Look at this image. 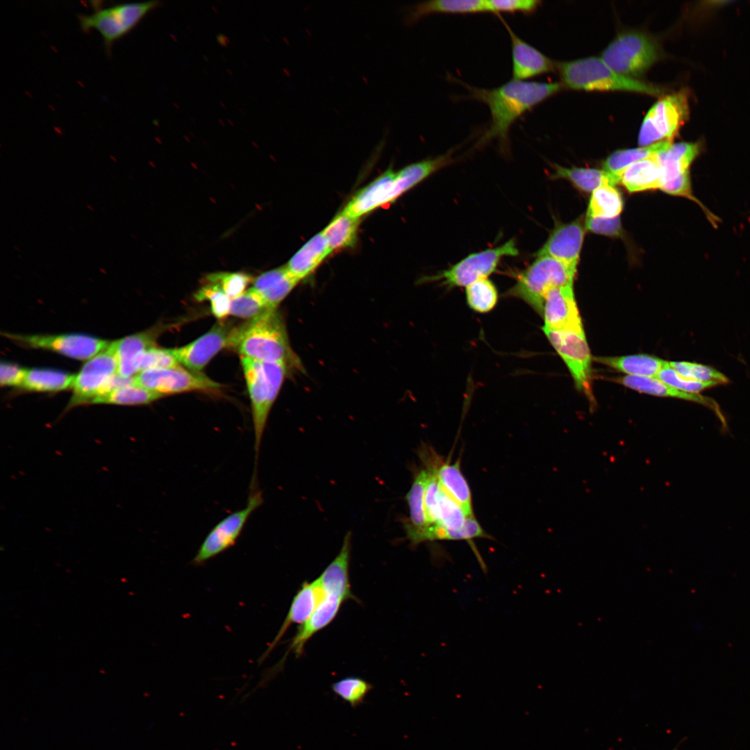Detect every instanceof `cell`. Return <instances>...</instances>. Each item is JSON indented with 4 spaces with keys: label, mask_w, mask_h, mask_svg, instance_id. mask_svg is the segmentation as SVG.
I'll return each instance as SVG.
<instances>
[{
    "label": "cell",
    "mask_w": 750,
    "mask_h": 750,
    "mask_svg": "<svg viewBox=\"0 0 750 750\" xmlns=\"http://www.w3.org/2000/svg\"><path fill=\"white\" fill-rule=\"evenodd\" d=\"M452 78L454 82L467 88L469 94L466 99L481 101L489 108L490 122L478 144H483L496 140L503 147L508 145L510 130L513 124L526 112L557 93L561 88L558 83L512 79L499 87L485 89L472 86Z\"/></svg>",
    "instance_id": "obj_1"
},
{
    "label": "cell",
    "mask_w": 750,
    "mask_h": 750,
    "mask_svg": "<svg viewBox=\"0 0 750 750\" xmlns=\"http://www.w3.org/2000/svg\"><path fill=\"white\" fill-rule=\"evenodd\" d=\"M227 348L238 351L240 356L261 362L282 364L289 371L303 369L291 347L283 317L277 310L234 326Z\"/></svg>",
    "instance_id": "obj_2"
},
{
    "label": "cell",
    "mask_w": 750,
    "mask_h": 750,
    "mask_svg": "<svg viewBox=\"0 0 750 750\" xmlns=\"http://www.w3.org/2000/svg\"><path fill=\"white\" fill-rule=\"evenodd\" d=\"M351 536V532L347 533L339 553L319 576L322 597L310 617L291 640L288 653L292 651L301 656L307 642L335 619L342 605L346 601L356 600L349 580Z\"/></svg>",
    "instance_id": "obj_3"
},
{
    "label": "cell",
    "mask_w": 750,
    "mask_h": 750,
    "mask_svg": "<svg viewBox=\"0 0 750 750\" xmlns=\"http://www.w3.org/2000/svg\"><path fill=\"white\" fill-rule=\"evenodd\" d=\"M452 151L434 158L412 163L398 171L388 169L360 190L342 210L360 219L390 203L432 174L452 161Z\"/></svg>",
    "instance_id": "obj_4"
},
{
    "label": "cell",
    "mask_w": 750,
    "mask_h": 750,
    "mask_svg": "<svg viewBox=\"0 0 750 750\" xmlns=\"http://www.w3.org/2000/svg\"><path fill=\"white\" fill-rule=\"evenodd\" d=\"M240 361L251 400L255 451L253 476L257 477V463L269 415L290 371L279 363L261 362L244 356H240Z\"/></svg>",
    "instance_id": "obj_5"
},
{
    "label": "cell",
    "mask_w": 750,
    "mask_h": 750,
    "mask_svg": "<svg viewBox=\"0 0 750 750\" xmlns=\"http://www.w3.org/2000/svg\"><path fill=\"white\" fill-rule=\"evenodd\" d=\"M557 68L563 83L573 89L620 90L650 95L663 92L660 87L617 73L597 57L558 62Z\"/></svg>",
    "instance_id": "obj_6"
},
{
    "label": "cell",
    "mask_w": 750,
    "mask_h": 750,
    "mask_svg": "<svg viewBox=\"0 0 750 750\" xmlns=\"http://www.w3.org/2000/svg\"><path fill=\"white\" fill-rule=\"evenodd\" d=\"M576 272L548 256L536 259L517 278L507 295L519 298L542 316L544 300L553 288L573 285Z\"/></svg>",
    "instance_id": "obj_7"
},
{
    "label": "cell",
    "mask_w": 750,
    "mask_h": 750,
    "mask_svg": "<svg viewBox=\"0 0 750 750\" xmlns=\"http://www.w3.org/2000/svg\"><path fill=\"white\" fill-rule=\"evenodd\" d=\"M703 145L701 141L672 143L658 153L664 172V181L660 190L673 196L686 198L697 204L711 225L716 228L721 222L720 219L694 196L692 188L691 166L701 153Z\"/></svg>",
    "instance_id": "obj_8"
},
{
    "label": "cell",
    "mask_w": 750,
    "mask_h": 750,
    "mask_svg": "<svg viewBox=\"0 0 750 750\" xmlns=\"http://www.w3.org/2000/svg\"><path fill=\"white\" fill-rule=\"evenodd\" d=\"M659 57L656 41L636 31L616 37L603 50L602 60L617 73L632 78L645 72Z\"/></svg>",
    "instance_id": "obj_9"
},
{
    "label": "cell",
    "mask_w": 750,
    "mask_h": 750,
    "mask_svg": "<svg viewBox=\"0 0 750 750\" xmlns=\"http://www.w3.org/2000/svg\"><path fill=\"white\" fill-rule=\"evenodd\" d=\"M158 1L117 4L99 9L90 15L77 17L81 30L85 33L98 31L109 55L112 44L131 31L138 22L158 4Z\"/></svg>",
    "instance_id": "obj_10"
},
{
    "label": "cell",
    "mask_w": 750,
    "mask_h": 750,
    "mask_svg": "<svg viewBox=\"0 0 750 750\" xmlns=\"http://www.w3.org/2000/svg\"><path fill=\"white\" fill-rule=\"evenodd\" d=\"M688 116L689 99L685 90L661 97L642 121L639 144L643 147L662 141L672 142Z\"/></svg>",
    "instance_id": "obj_11"
},
{
    "label": "cell",
    "mask_w": 750,
    "mask_h": 750,
    "mask_svg": "<svg viewBox=\"0 0 750 750\" xmlns=\"http://www.w3.org/2000/svg\"><path fill=\"white\" fill-rule=\"evenodd\" d=\"M263 503L258 482H251V490L244 508L226 516L208 532L192 562L200 565L233 547L249 517Z\"/></svg>",
    "instance_id": "obj_12"
},
{
    "label": "cell",
    "mask_w": 750,
    "mask_h": 750,
    "mask_svg": "<svg viewBox=\"0 0 750 750\" xmlns=\"http://www.w3.org/2000/svg\"><path fill=\"white\" fill-rule=\"evenodd\" d=\"M518 253L515 240L510 239L497 247L471 253L448 269L424 278L423 282L439 281L449 287H467L488 278L503 258L516 256Z\"/></svg>",
    "instance_id": "obj_13"
},
{
    "label": "cell",
    "mask_w": 750,
    "mask_h": 750,
    "mask_svg": "<svg viewBox=\"0 0 750 750\" xmlns=\"http://www.w3.org/2000/svg\"><path fill=\"white\" fill-rule=\"evenodd\" d=\"M542 330L567 365L577 390L584 393L590 402H594L592 355L585 332Z\"/></svg>",
    "instance_id": "obj_14"
},
{
    "label": "cell",
    "mask_w": 750,
    "mask_h": 750,
    "mask_svg": "<svg viewBox=\"0 0 750 750\" xmlns=\"http://www.w3.org/2000/svg\"><path fill=\"white\" fill-rule=\"evenodd\" d=\"M116 374H118V360L115 340L89 359L76 374L72 388L73 393L66 410L90 404L93 399L102 394L106 384Z\"/></svg>",
    "instance_id": "obj_15"
},
{
    "label": "cell",
    "mask_w": 750,
    "mask_h": 750,
    "mask_svg": "<svg viewBox=\"0 0 750 750\" xmlns=\"http://www.w3.org/2000/svg\"><path fill=\"white\" fill-rule=\"evenodd\" d=\"M2 335L23 347L48 350L80 360H88L106 349L111 342L90 335L74 333L21 335L3 333Z\"/></svg>",
    "instance_id": "obj_16"
},
{
    "label": "cell",
    "mask_w": 750,
    "mask_h": 750,
    "mask_svg": "<svg viewBox=\"0 0 750 750\" xmlns=\"http://www.w3.org/2000/svg\"><path fill=\"white\" fill-rule=\"evenodd\" d=\"M135 384L162 396L191 391H216L221 385L198 372L183 367L153 369L134 376Z\"/></svg>",
    "instance_id": "obj_17"
},
{
    "label": "cell",
    "mask_w": 750,
    "mask_h": 750,
    "mask_svg": "<svg viewBox=\"0 0 750 750\" xmlns=\"http://www.w3.org/2000/svg\"><path fill=\"white\" fill-rule=\"evenodd\" d=\"M233 327L221 321L190 344L169 351L181 365L199 372L221 349L228 347Z\"/></svg>",
    "instance_id": "obj_18"
},
{
    "label": "cell",
    "mask_w": 750,
    "mask_h": 750,
    "mask_svg": "<svg viewBox=\"0 0 750 750\" xmlns=\"http://www.w3.org/2000/svg\"><path fill=\"white\" fill-rule=\"evenodd\" d=\"M542 317V329L584 332L573 285L554 288L547 293Z\"/></svg>",
    "instance_id": "obj_19"
},
{
    "label": "cell",
    "mask_w": 750,
    "mask_h": 750,
    "mask_svg": "<svg viewBox=\"0 0 750 750\" xmlns=\"http://www.w3.org/2000/svg\"><path fill=\"white\" fill-rule=\"evenodd\" d=\"M585 232V226L581 218L560 224L551 231L536 256H551L577 272Z\"/></svg>",
    "instance_id": "obj_20"
},
{
    "label": "cell",
    "mask_w": 750,
    "mask_h": 750,
    "mask_svg": "<svg viewBox=\"0 0 750 750\" xmlns=\"http://www.w3.org/2000/svg\"><path fill=\"white\" fill-rule=\"evenodd\" d=\"M511 42L512 79L527 81L553 70V62L540 51L519 37L501 19Z\"/></svg>",
    "instance_id": "obj_21"
},
{
    "label": "cell",
    "mask_w": 750,
    "mask_h": 750,
    "mask_svg": "<svg viewBox=\"0 0 750 750\" xmlns=\"http://www.w3.org/2000/svg\"><path fill=\"white\" fill-rule=\"evenodd\" d=\"M166 326L158 324L149 329L116 340L118 360V374L125 378L133 377L139 372L142 355L156 345V341Z\"/></svg>",
    "instance_id": "obj_22"
},
{
    "label": "cell",
    "mask_w": 750,
    "mask_h": 750,
    "mask_svg": "<svg viewBox=\"0 0 750 750\" xmlns=\"http://www.w3.org/2000/svg\"><path fill=\"white\" fill-rule=\"evenodd\" d=\"M614 381L639 392L658 397L677 398L701 404L713 410L724 424L726 422L719 405L714 399L699 393L681 391L667 385L657 377L626 375L617 377Z\"/></svg>",
    "instance_id": "obj_23"
},
{
    "label": "cell",
    "mask_w": 750,
    "mask_h": 750,
    "mask_svg": "<svg viewBox=\"0 0 750 750\" xmlns=\"http://www.w3.org/2000/svg\"><path fill=\"white\" fill-rule=\"evenodd\" d=\"M322 594L323 590L319 577L311 582L306 581L303 583L292 601L288 612L280 630L269 648L262 656L261 660L267 658L285 634L288 627L293 624L302 625L308 620L317 608Z\"/></svg>",
    "instance_id": "obj_24"
},
{
    "label": "cell",
    "mask_w": 750,
    "mask_h": 750,
    "mask_svg": "<svg viewBox=\"0 0 750 750\" xmlns=\"http://www.w3.org/2000/svg\"><path fill=\"white\" fill-rule=\"evenodd\" d=\"M427 478L426 469L421 470L415 477L411 488L406 494L409 508V519L405 523L407 538L412 545H417L427 541L431 526L427 521L425 511V489Z\"/></svg>",
    "instance_id": "obj_25"
},
{
    "label": "cell",
    "mask_w": 750,
    "mask_h": 750,
    "mask_svg": "<svg viewBox=\"0 0 750 750\" xmlns=\"http://www.w3.org/2000/svg\"><path fill=\"white\" fill-rule=\"evenodd\" d=\"M664 172L658 154L638 160L621 174L619 183L630 192L661 189Z\"/></svg>",
    "instance_id": "obj_26"
},
{
    "label": "cell",
    "mask_w": 750,
    "mask_h": 750,
    "mask_svg": "<svg viewBox=\"0 0 750 750\" xmlns=\"http://www.w3.org/2000/svg\"><path fill=\"white\" fill-rule=\"evenodd\" d=\"M332 253L322 231L307 241L285 265L299 283L310 276Z\"/></svg>",
    "instance_id": "obj_27"
},
{
    "label": "cell",
    "mask_w": 750,
    "mask_h": 750,
    "mask_svg": "<svg viewBox=\"0 0 750 750\" xmlns=\"http://www.w3.org/2000/svg\"><path fill=\"white\" fill-rule=\"evenodd\" d=\"M298 283L283 266L260 274L254 281L253 288L262 297L270 310H276Z\"/></svg>",
    "instance_id": "obj_28"
},
{
    "label": "cell",
    "mask_w": 750,
    "mask_h": 750,
    "mask_svg": "<svg viewBox=\"0 0 750 750\" xmlns=\"http://www.w3.org/2000/svg\"><path fill=\"white\" fill-rule=\"evenodd\" d=\"M488 12L485 0H431L412 6L405 22L412 24L432 14H472Z\"/></svg>",
    "instance_id": "obj_29"
},
{
    "label": "cell",
    "mask_w": 750,
    "mask_h": 750,
    "mask_svg": "<svg viewBox=\"0 0 750 750\" xmlns=\"http://www.w3.org/2000/svg\"><path fill=\"white\" fill-rule=\"evenodd\" d=\"M460 462L459 460L454 463L441 461L437 468V477L442 489L462 507L467 517L472 516V494Z\"/></svg>",
    "instance_id": "obj_30"
},
{
    "label": "cell",
    "mask_w": 750,
    "mask_h": 750,
    "mask_svg": "<svg viewBox=\"0 0 750 750\" xmlns=\"http://www.w3.org/2000/svg\"><path fill=\"white\" fill-rule=\"evenodd\" d=\"M593 360L628 376L657 377L667 361L648 354L594 357Z\"/></svg>",
    "instance_id": "obj_31"
},
{
    "label": "cell",
    "mask_w": 750,
    "mask_h": 750,
    "mask_svg": "<svg viewBox=\"0 0 750 750\" xmlns=\"http://www.w3.org/2000/svg\"><path fill=\"white\" fill-rule=\"evenodd\" d=\"M672 142L662 141L634 149L618 150L611 153L603 163V170L618 183L622 172L631 164L656 155L667 149Z\"/></svg>",
    "instance_id": "obj_32"
},
{
    "label": "cell",
    "mask_w": 750,
    "mask_h": 750,
    "mask_svg": "<svg viewBox=\"0 0 750 750\" xmlns=\"http://www.w3.org/2000/svg\"><path fill=\"white\" fill-rule=\"evenodd\" d=\"M360 219L342 210L322 231L332 253L355 244Z\"/></svg>",
    "instance_id": "obj_33"
},
{
    "label": "cell",
    "mask_w": 750,
    "mask_h": 750,
    "mask_svg": "<svg viewBox=\"0 0 750 750\" xmlns=\"http://www.w3.org/2000/svg\"><path fill=\"white\" fill-rule=\"evenodd\" d=\"M76 374L51 369H27L20 388L32 392H58L72 388Z\"/></svg>",
    "instance_id": "obj_34"
},
{
    "label": "cell",
    "mask_w": 750,
    "mask_h": 750,
    "mask_svg": "<svg viewBox=\"0 0 750 750\" xmlns=\"http://www.w3.org/2000/svg\"><path fill=\"white\" fill-rule=\"evenodd\" d=\"M553 178H564L572 183L577 189L584 192H593L605 185H615L610 176L603 169L585 167H564L557 164L551 165Z\"/></svg>",
    "instance_id": "obj_35"
},
{
    "label": "cell",
    "mask_w": 750,
    "mask_h": 750,
    "mask_svg": "<svg viewBox=\"0 0 750 750\" xmlns=\"http://www.w3.org/2000/svg\"><path fill=\"white\" fill-rule=\"evenodd\" d=\"M623 209L621 193L614 185L605 184L592 192L586 217L615 218Z\"/></svg>",
    "instance_id": "obj_36"
},
{
    "label": "cell",
    "mask_w": 750,
    "mask_h": 750,
    "mask_svg": "<svg viewBox=\"0 0 750 750\" xmlns=\"http://www.w3.org/2000/svg\"><path fill=\"white\" fill-rule=\"evenodd\" d=\"M164 396L136 385L116 388L93 399L90 404L140 406L151 403Z\"/></svg>",
    "instance_id": "obj_37"
},
{
    "label": "cell",
    "mask_w": 750,
    "mask_h": 750,
    "mask_svg": "<svg viewBox=\"0 0 750 750\" xmlns=\"http://www.w3.org/2000/svg\"><path fill=\"white\" fill-rule=\"evenodd\" d=\"M372 689L373 685L370 683L355 676L344 677L331 685L333 693L353 708L364 703L365 698Z\"/></svg>",
    "instance_id": "obj_38"
},
{
    "label": "cell",
    "mask_w": 750,
    "mask_h": 750,
    "mask_svg": "<svg viewBox=\"0 0 750 750\" xmlns=\"http://www.w3.org/2000/svg\"><path fill=\"white\" fill-rule=\"evenodd\" d=\"M466 298L468 306L473 310L485 313L496 306L498 292L490 280L482 278L466 287Z\"/></svg>",
    "instance_id": "obj_39"
},
{
    "label": "cell",
    "mask_w": 750,
    "mask_h": 750,
    "mask_svg": "<svg viewBox=\"0 0 750 750\" xmlns=\"http://www.w3.org/2000/svg\"><path fill=\"white\" fill-rule=\"evenodd\" d=\"M270 310L262 297L253 288L244 291L231 301L230 315L247 319H255Z\"/></svg>",
    "instance_id": "obj_40"
},
{
    "label": "cell",
    "mask_w": 750,
    "mask_h": 750,
    "mask_svg": "<svg viewBox=\"0 0 750 750\" xmlns=\"http://www.w3.org/2000/svg\"><path fill=\"white\" fill-rule=\"evenodd\" d=\"M438 525L447 530H459L467 517L462 507L441 487L438 497Z\"/></svg>",
    "instance_id": "obj_41"
},
{
    "label": "cell",
    "mask_w": 750,
    "mask_h": 750,
    "mask_svg": "<svg viewBox=\"0 0 750 750\" xmlns=\"http://www.w3.org/2000/svg\"><path fill=\"white\" fill-rule=\"evenodd\" d=\"M672 368L682 376L699 381H716L720 384L727 383L728 378L717 369L702 364L686 361H671Z\"/></svg>",
    "instance_id": "obj_42"
},
{
    "label": "cell",
    "mask_w": 750,
    "mask_h": 750,
    "mask_svg": "<svg viewBox=\"0 0 750 750\" xmlns=\"http://www.w3.org/2000/svg\"><path fill=\"white\" fill-rule=\"evenodd\" d=\"M194 297L199 301H209L212 315L220 321L230 314L231 299L217 283L205 284L195 293Z\"/></svg>",
    "instance_id": "obj_43"
},
{
    "label": "cell",
    "mask_w": 750,
    "mask_h": 750,
    "mask_svg": "<svg viewBox=\"0 0 750 750\" xmlns=\"http://www.w3.org/2000/svg\"><path fill=\"white\" fill-rule=\"evenodd\" d=\"M657 378L677 390L690 393H699L720 384L716 381L703 382L686 378L672 368L669 362L660 371Z\"/></svg>",
    "instance_id": "obj_44"
},
{
    "label": "cell",
    "mask_w": 750,
    "mask_h": 750,
    "mask_svg": "<svg viewBox=\"0 0 750 750\" xmlns=\"http://www.w3.org/2000/svg\"><path fill=\"white\" fill-rule=\"evenodd\" d=\"M208 282L220 285L224 292L232 299L241 295L252 281V277L242 272H219L207 276Z\"/></svg>",
    "instance_id": "obj_45"
},
{
    "label": "cell",
    "mask_w": 750,
    "mask_h": 750,
    "mask_svg": "<svg viewBox=\"0 0 750 750\" xmlns=\"http://www.w3.org/2000/svg\"><path fill=\"white\" fill-rule=\"evenodd\" d=\"M475 538H490L483 529L474 516H468L463 526L457 531L447 530L439 526L437 530L438 540H466Z\"/></svg>",
    "instance_id": "obj_46"
},
{
    "label": "cell",
    "mask_w": 750,
    "mask_h": 750,
    "mask_svg": "<svg viewBox=\"0 0 750 750\" xmlns=\"http://www.w3.org/2000/svg\"><path fill=\"white\" fill-rule=\"evenodd\" d=\"M181 366V364L170 352L169 349H163L155 346L148 349L142 355L140 361L139 372L148 369L173 368Z\"/></svg>",
    "instance_id": "obj_47"
},
{
    "label": "cell",
    "mask_w": 750,
    "mask_h": 750,
    "mask_svg": "<svg viewBox=\"0 0 750 750\" xmlns=\"http://www.w3.org/2000/svg\"><path fill=\"white\" fill-rule=\"evenodd\" d=\"M488 12L499 15L501 12L524 15L533 13L539 7L538 0H485Z\"/></svg>",
    "instance_id": "obj_48"
},
{
    "label": "cell",
    "mask_w": 750,
    "mask_h": 750,
    "mask_svg": "<svg viewBox=\"0 0 750 750\" xmlns=\"http://www.w3.org/2000/svg\"><path fill=\"white\" fill-rule=\"evenodd\" d=\"M585 229L589 231L611 237L622 235V227L619 217L615 218H594L586 217Z\"/></svg>",
    "instance_id": "obj_49"
},
{
    "label": "cell",
    "mask_w": 750,
    "mask_h": 750,
    "mask_svg": "<svg viewBox=\"0 0 750 750\" xmlns=\"http://www.w3.org/2000/svg\"><path fill=\"white\" fill-rule=\"evenodd\" d=\"M26 371L27 369L22 368L16 364L2 361L0 365V383L1 386L20 388Z\"/></svg>",
    "instance_id": "obj_50"
},
{
    "label": "cell",
    "mask_w": 750,
    "mask_h": 750,
    "mask_svg": "<svg viewBox=\"0 0 750 750\" xmlns=\"http://www.w3.org/2000/svg\"><path fill=\"white\" fill-rule=\"evenodd\" d=\"M87 208H88V209H89L90 210V211H93V210H94V208H93V207H92V206L91 205H89V204H88V205H87Z\"/></svg>",
    "instance_id": "obj_51"
},
{
    "label": "cell",
    "mask_w": 750,
    "mask_h": 750,
    "mask_svg": "<svg viewBox=\"0 0 750 750\" xmlns=\"http://www.w3.org/2000/svg\"><path fill=\"white\" fill-rule=\"evenodd\" d=\"M14 248H15V249H17V251H20V249H19V247H17L15 246V247H14Z\"/></svg>",
    "instance_id": "obj_52"
},
{
    "label": "cell",
    "mask_w": 750,
    "mask_h": 750,
    "mask_svg": "<svg viewBox=\"0 0 750 750\" xmlns=\"http://www.w3.org/2000/svg\"><path fill=\"white\" fill-rule=\"evenodd\" d=\"M678 746H676V747H675V748H674V749L673 750H677V749H678Z\"/></svg>",
    "instance_id": "obj_53"
}]
</instances>
